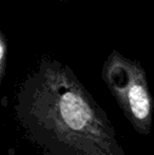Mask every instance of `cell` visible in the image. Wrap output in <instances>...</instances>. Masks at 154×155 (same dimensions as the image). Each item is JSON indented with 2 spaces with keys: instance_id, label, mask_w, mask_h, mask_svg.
I'll return each instance as SVG.
<instances>
[{
  "instance_id": "cell-1",
  "label": "cell",
  "mask_w": 154,
  "mask_h": 155,
  "mask_svg": "<svg viewBox=\"0 0 154 155\" xmlns=\"http://www.w3.org/2000/svg\"><path fill=\"white\" fill-rule=\"evenodd\" d=\"M14 113L45 155H127L107 113L72 69L47 55L19 84Z\"/></svg>"
},
{
  "instance_id": "cell-4",
  "label": "cell",
  "mask_w": 154,
  "mask_h": 155,
  "mask_svg": "<svg viewBox=\"0 0 154 155\" xmlns=\"http://www.w3.org/2000/svg\"><path fill=\"white\" fill-rule=\"evenodd\" d=\"M59 1H64V0H59Z\"/></svg>"
},
{
  "instance_id": "cell-3",
  "label": "cell",
  "mask_w": 154,
  "mask_h": 155,
  "mask_svg": "<svg viewBox=\"0 0 154 155\" xmlns=\"http://www.w3.org/2000/svg\"><path fill=\"white\" fill-rule=\"evenodd\" d=\"M8 58V41L3 32H0V82L3 80L6 72Z\"/></svg>"
},
{
  "instance_id": "cell-2",
  "label": "cell",
  "mask_w": 154,
  "mask_h": 155,
  "mask_svg": "<svg viewBox=\"0 0 154 155\" xmlns=\"http://www.w3.org/2000/svg\"><path fill=\"white\" fill-rule=\"evenodd\" d=\"M101 78L134 131L140 135L150 134L154 100L140 62L114 50L103 62Z\"/></svg>"
}]
</instances>
